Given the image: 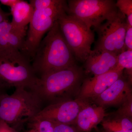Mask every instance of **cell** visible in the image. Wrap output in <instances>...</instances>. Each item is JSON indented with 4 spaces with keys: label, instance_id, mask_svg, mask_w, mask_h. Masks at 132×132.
I'll return each instance as SVG.
<instances>
[{
    "label": "cell",
    "instance_id": "cell-1",
    "mask_svg": "<svg viewBox=\"0 0 132 132\" xmlns=\"http://www.w3.org/2000/svg\"><path fill=\"white\" fill-rule=\"evenodd\" d=\"M75 60L62 34L57 20L40 42L32 65L39 77L73 66L76 64Z\"/></svg>",
    "mask_w": 132,
    "mask_h": 132
},
{
    "label": "cell",
    "instance_id": "cell-2",
    "mask_svg": "<svg viewBox=\"0 0 132 132\" xmlns=\"http://www.w3.org/2000/svg\"><path fill=\"white\" fill-rule=\"evenodd\" d=\"M84 73L83 69L76 64L46 73L39 77L32 90L39 95L44 104L73 99L78 95L84 79Z\"/></svg>",
    "mask_w": 132,
    "mask_h": 132
},
{
    "label": "cell",
    "instance_id": "cell-3",
    "mask_svg": "<svg viewBox=\"0 0 132 132\" xmlns=\"http://www.w3.org/2000/svg\"><path fill=\"white\" fill-rule=\"evenodd\" d=\"M44 105L34 90L16 88L10 95L0 94V119L17 130L34 118Z\"/></svg>",
    "mask_w": 132,
    "mask_h": 132
},
{
    "label": "cell",
    "instance_id": "cell-4",
    "mask_svg": "<svg viewBox=\"0 0 132 132\" xmlns=\"http://www.w3.org/2000/svg\"><path fill=\"white\" fill-rule=\"evenodd\" d=\"M67 10V2L63 0H60L56 5L46 9L34 10L23 45L22 51L27 58L33 59L45 33Z\"/></svg>",
    "mask_w": 132,
    "mask_h": 132
},
{
    "label": "cell",
    "instance_id": "cell-5",
    "mask_svg": "<svg viewBox=\"0 0 132 132\" xmlns=\"http://www.w3.org/2000/svg\"><path fill=\"white\" fill-rule=\"evenodd\" d=\"M60 30L76 60L85 62L91 51L94 34L82 21L63 13L58 20Z\"/></svg>",
    "mask_w": 132,
    "mask_h": 132
},
{
    "label": "cell",
    "instance_id": "cell-6",
    "mask_svg": "<svg viewBox=\"0 0 132 132\" xmlns=\"http://www.w3.org/2000/svg\"><path fill=\"white\" fill-rule=\"evenodd\" d=\"M116 2L113 0H69L67 13L95 29L117 14L119 10Z\"/></svg>",
    "mask_w": 132,
    "mask_h": 132
},
{
    "label": "cell",
    "instance_id": "cell-7",
    "mask_svg": "<svg viewBox=\"0 0 132 132\" xmlns=\"http://www.w3.org/2000/svg\"><path fill=\"white\" fill-rule=\"evenodd\" d=\"M127 25L126 15L119 10L115 16L94 29L98 35L95 48L108 51L117 55L125 52Z\"/></svg>",
    "mask_w": 132,
    "mask_h": 132
},
{
    "label": "cell",
    "instance_id": "cell-8",
    "mask_svg": "<svg viewBox=\"0 0 132 132\" xmlns=\"http://www.w3.org/2000/svg\"><path fill=\"white\" fill-rule=\"evenodd\" d=\"M26 35L15 29L8 20L0 24V61L20 64L30 62L23 53Z\"/></svg>",
    "mask_w": 132,
    "mask_h": 132
},
{
    "label": "cell",
    "instance_id": "cell-9",
    "mask_svg": "<svg viewBox=\"0 0 132 132\" xmlns=\"http://www.w3.org/2000/svg\"><path fill=\"white\" fill-rule=\"evenodd\" d=\"M90 104V101L80 98L63 100L44 106L34 118L74 126L81 110Z\"/></svg>",
    "mask_w": 132,
    "mask_h": 132
},
{
    "label": "cell",
    "instance_id": "cell-10",
    "mask_svg": "<svg viewBox=\"0 0 132 132\" xmlns=\"http://www.w3.org/2000/svg\"><path fill=\"white\" fill-rule=\"evenodd\" d=\"M0 78L10 86L32 90L39 77L30 62L16 64L0 61Z\"/></svg>",
    "mask_w": 132,
    "mask_h": 132
},
{
    "label": "cell",
    "instance_id": "cell-11",
    "mask_svg": "<svg viewBox=\"0 0 132 132\" xmlns=\"http://www.w3.org/2000/svg\"><path fill=\"white\" fill-rule=\"evenodd\" d=\"M123 75V71L115 69L92 78L84 79L79 92L78 98L93 100L102 93Z\"/></svg>",
    "mask_w": 132,
    "mask_h": 132
},
{
    "label": "cell",
    "instance_id": "cell-12",
    "mask_svg": "<svg viewBox=\"0 0 132 132\" xmlns=\"http://www.w3.org/2000/svg\"><path fill=\"white\" fill-rule=\"evenodd\" d=\"M126 76L121 77L93 100L96 105L103 107L119 106L132 94L131 85Z\"/></svg>",
    "mask_w": 132,
    "mask_h": 132
},
{
    "label": "cell",
    "instance_id": "cell-13",
    "mask_svg": "<svg viewBox=\"0 0 132 132\" xmlns=\"http://www.w3.org/2000/svg\"><path fill=\"white\" fill-rule=\"evenodd\" d=\"M85 62V73L96 76L115 70L118 64V55L95 48L91 50Z\"/></svg>",
    "mask_w": 132,
    "mask_h": 132
},
{
    "label": "cell",
    "instance_id": "cell-14",
    "mask_svg": "<svg viewBox=\"0 0 132 132\" xmlns=\"http://www.w3.org/2000/svg\"><path fill=\"white\" fill-rule=\"evenodd\" d=\"M107 115L104 108L90 104L81 110L74 126L80 132H91Z\"/></svg>",
    "mask_w": 132,
    "mask_h": 132
},
{
    "label": "cell",
    "instance_id": "cell-15",
    "mask_svg": "<svg viewBox=\"0 0 132 132\" xmlns=\"http://www.w3.org/2000/svg\"><path fill=\"white\" fill-rule=\"evenodd\" d=\"M11 10L12 27L26 35V27L30 23L34 11L32 6L26 1L19 0Z\"/></svg>",
    "mask_w": 132,
    "mask_h": 132
},
{
    "label": "cell",
    "instance_id": "cell-16",
    "mask_svg": "<svg viewBox=\"0 0 132 132\" xmlns=\"http://www.w3.org/2000/svg\"><path fill=\"white\" fill-rule=\"evenodd\" d=\"M102 132H132V119L124 118L114 113L108 114L101 122Z\"/></svg>",
    "mask_w": 132,
    "mask_h": 132
},
{
    "label": "cell",
    "instance_id": "cell-17",
    "mask_svg": "<svg viewBox=\"0 0 132 132\" xmlns=\"http://www.w3.org/2000/svg\"><path fill=\"white\" fill-rule=\"evenodd\" d=\"M26 124L25 132H54L53 123L45 119L34 118Z\"/></svg>",
    "mask_w": 132,
    "mask_h": 132
},
{
    "label": "cell",
    "instance_id": "cell-18",
    "mask_svg": "<svg viewBox=\"0 0 132 132\" xmlns=\"http://www.w3.org/2000/svg\"><path fill=\"white\" fill-rule=\"evenodd\" d=\"M125 69L126 71V77L132 84V50H126L118 55V64L115 69L123 71Z\"/></svg>",
    "mask_w": 132,
    "mask_h": 132
},
{
    "label": "cell",
    "instance_id": "cell-19",
    "mask_svg": "<svg viewBox=\"0 0 132 132\" xmlns=\"http://www.w3.org/2000/svg\"><path fill=\"white\" fill-rule=\"evenodd\" d=\"M116 5L118 10L126 15L128 24L132 26V0H118Z\"/></svg>",
    "mask_w": 132,
    "mask_h": 132
},
{
    "label": "cell",
    "instance_id": "cell-20",
    "mask_svg": "<svg viewBox=\"0 0 132 132\" xmlns=\"http://www.w3.org/2000/svg\"><path fill=\"white\" fill-rule=\"evenodd\" d=\"M115 113L124 118L132 119V94H130L119 106Z\"/></svg>",
    "mask_w": 132,
    "mask_h": 132
},
{
    "label": "cell",
    "instance_id": "cell-21",
    "mask_svg": "<svg viewBox=\"0 0 132 132\" xmlns=\"http://www.w3.org/2000/svg\"><path fill=\"white\" fill-rule=\"evenodd\" d=\"M60 0H31L30 3L34 10H43L56 5Z\"/></svg>",
    "mask_w": 132,
    "mask_h": 132
},
{
    "label": "cell",
    "instance_id": "cell-22",
    "mask_svg": "<svg viewBox=\"0 0 132 132\" xmlns=\"http://www.w3.org/2000/svg\"><path fill=\"white\" fill-rule=\"evenodd\" d=\"M53 123L54 132H80L73 125Z\"/></svg>",
    "mask_w": 132,
    "mask_h": 132
},
{
    "label": "cell",
    "instance_id": "cell-23",
    "mask_svg": "<svg viewBox=\"0 0 132 132\" xmlns=\"http://www.w3.org/2000/svg\"><path fill=\"white\" fill-rule=\"evenodd\" d=\"M125 43L126 50H132V26L128 23L125 35Z\"/></svg>",
    "mask_w": 132,
    "mask_h": 132
},
{
    "label": "cell",
    "instance_id": "cell-24",
    "mask_svg": "<svg viewBox=\"0 0 132 132\" xmlns=\"http://www.w3.org/2000/svg\"><path fill=\"white\" fill-rule=\"evenodd\" d=\"M0 132H18V131L0 119Z\"/></svg>",
    "mask_w": 132,
    "mask_h": 132
},
{
    "label": "cell",
    "instance_id": "cell-25",
    "mask_svg": "<svg viewBox=\"0 0 132 132\" xmlns=\"http://www.w3.org/2000/svg\"><path fill=\"white\" fill-rule=\"evenodd\" d=\"M19 0H0V2L2 5L12 7L19 1Z\"/></svg>",
    "mask_w": 132,
    "mask_h": 132
},
{
    "label": "cell",
    "instance_id": "cell-26",
    "mask_svg": "<svg viewBox=\"0 0 132 132\" xmlns=\"http://www.w3.org/2000/svg\"><path fill=\"white\" fill-rule=\"evenodd\" d=\"M10 14L9 13H6L0 7V24L3 22L8 20Z\"/></svg>",
    "mask_w": 132,
    "mask_h": 132
}]
</instances>
